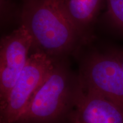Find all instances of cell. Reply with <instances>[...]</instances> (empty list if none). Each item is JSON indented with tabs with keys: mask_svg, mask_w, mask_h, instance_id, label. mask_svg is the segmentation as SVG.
<instances>
[{
	"mask_svg": "<svg viewBox=\"0 0 123 123\" xmlns=\"http://www.w3.org/2000/svg\"><path fill=\"white\" fill-rule=\"evenodd\" d=\"M70 123H123V110L111 101L81 86Z\"/></svg>",
	"mask_w": 123,
	"mask_h": 123,
	"instance_id": "obj_6",
	"label": "cell"
},
{
	"mask_svg": "<svg viewBox=\"0 0 123 123\" xmlns=\"http://www.w3.org/2000/svg\"><path fill=\"white\" fill-rule=\"evenodd\" d=\"M33 47L31 35L21 26L1 40L0 44V105L6 100L29 58Z\"/></svg>",
	"mask_w": 123,
	"mask_h": 123,
	"instance_id": "obj_5",
	"label": "cell"
},
{
	"mask_svg": "<svg viewBox=\"0 0 123 123\" xmlns=\"http://www.w3.org/2000/svg\"><path fill=\"white\" fill-rule=\"evenodd\" d=\"M54 64L52 57L41 52L29 56L6 100L0 105V123L16 122Z\"/></svg>",
	"mask_w": 123,
	"mask_h": 123,
	"instance_id": "obj_4",
	"label": "cell"
},
{
	"mask_svg": "<svg viewBox=\"0 0 123 123\" xmlns=\"http://www.w3.org/2000/svg\"><path fill=\"white\" fill-rule=\"evenodd\" d=\"M79 78L82 87L111 101L123 110V68L108 52L93 51L81 64Z\"/></svg>",
	"mask_w": 123,
	"mask_h": 123,
	"instance_id": "obj_3",
	"label": "cell"
},
{
	"mask_svg": "<svg viewBox=\"0 0 123 123\" xmlns=\"http://www.w3.org/2000/svg\"><path fill=\"white\" fill-rule=\"evenodd\" d=\"M104 18L110 26L123 35V0H105Z\"/></svg>",
	"mask_w": 123,
	"mask_h": 123,
	"instance_id": "obj_8",
	"label": "cell"
},
{
	"mask_svg": "<svg viewBox=\"0 0 123 123\" xmlns=\"http://www.w3.org/2000/svg\"><path fill=\"white\" fill-rule=\"evenodd\" d=\"M21 25L31 35L37 51L51 57L72 51L82 37L62 0H25Z\"/></svg>",
	"mask_w": 123,
	"mask_h": 123,
	"instance_id": "obj_1",
	"label": "cell"
},
{
	"mask_svg": "<svg viewBox=\"0 0 123 123\" xmlns=\"http://www.w3.org/2000/svg\"><path fill=\"white\" fill-rule=\"evenodd\" d=\"M105 51L114 56L119 61L123 68V49L112 46V47H108Z\"/></svg>",
	"mask_w": 123,
	"mask_h": 123,
	"instance_id": "obj_9",
	"label": "cell"
},
{
	"mask_svg": "<svg viewBox=\"0 0 123 123\" xmlns=\"http://www.w3.org/2000/svg\"><path fill=\"white\" fill-rule=\"evenodd\" d=\"M81 90L79 75L55 62L15 123H70Z\"/></svg>",
	"mask_w": 123,
	"mask_h": 123,
	"instance_id": "obj_2",
	"label": "cell"
},
{
	"mask_svg": "<svg viewBox=\"0 0 123 123\" xmlns=\"http://www.w3.org/2000/svg\"><path fill=\"white\" fill-rule=\"evenodd\" d=\"M67 14L81 35L95 21L105 0H62Z\"/></svg>",
	"mask_w": 123,
	"mask_h": 123,
	"instance_id": "obj_7",
	"label": "cell"
}]
</instances>
